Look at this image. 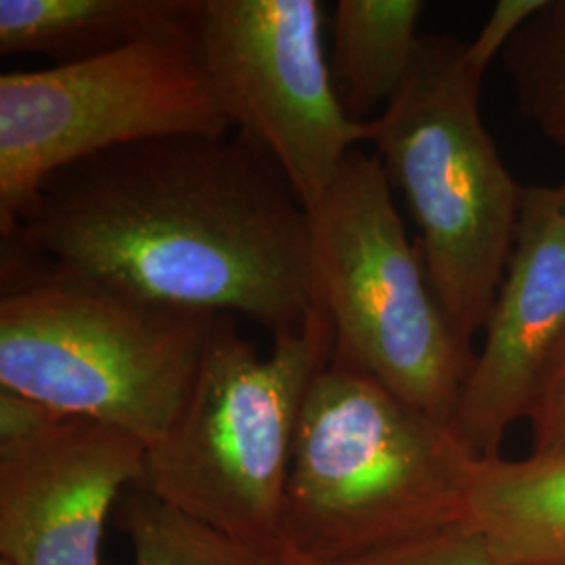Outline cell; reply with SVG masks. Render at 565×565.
<instances>
[{"instance_id":"1","label":"cell","mask_w":565,"mask_h":565,"mask_svg":"<svg viewBox=\"0 0 565 565\" xmlns=\"http://www.w3.org/2000/svg\"><path fill=\"white\" fill-rule=\"evenodd\" d=\"M2 247L156 302L243 315L273 340L319 308L308 212L239 130L72 163L34 191Z\"/></svg>"},{"instance_id":"2","label":"cell","mask_w":565,"mask_h":565,"mask_svg":"<svg viewBox=\"0 0 565 565\" xmlns=\"http://www.w3.org/2000/svg\"><path fill=\"white\" fill-rule=\"evenodd\" d=\"M478 461L450 425L329 361L294 440L282 548L306 565H359L467 524Z\"/></svg>"},{"instance_id":"3","label":"cell","mask_w":565,"mask_h":565,"mask_svg":"<svg viewBox=\"0 0 565 565\" xmlns=\"http://www.w3.org/2000/svg\"><path fill=\"white\" fill-rule=\"evenodd\" d=\"M0 387L162 445L221 315L156 302L2 247Z\"/></svg>"},{"instance_id":"4","label":"cell","mask_w":565,"mask_h":565,"mask_svg":"<svg viewBox=\"0 0 565 565\" xmlns=\"http://www.w3.org/2000/svg\"><path fill=\"white\" fill-rule=\"evenodd\" d=\"M482 78L467 42L422 36L401 90L371 120L375 158L403 193L429 282L469 348L505 277L525 193L480 116Z\"/></svg>"},{"instance_id":"5","label":"cell","mask_w":565,"mask_h":565,"mask_svg":"<svg viewBox=\"0 0 565 565\" xmlns=\"http://www.w3.org/2000/svg\"><path fill=\"white\" fill-rule=\"evenodd\" d=\"M331 356L333 327L321 306L303 329L275 338L268 354L243 338L233 315H221L181 419L147 450L139 488L224 539L285 551L294 440Z\"/></svg>"},{"instance_id":"6","label":"cell","mask_w":565,"mask_h":565,"mask_svg":"<svg viewBox=\"0 0 565 565\" xmlns=\"http://www.w3.org/2000/svg\"><path fill=\"white\" fill-rule=\"evenodd\" d=\"M306 212L331 361L452 424L476 354L446 319L380 160L350 151Z\"/></svg>"},{"instance_id":"7","label":"cell","mask_w":565,"mask_h":565,"mask_svg":"<svg viewBox=\"0 0 565 565\" xmlns=\"http://www.w3.org/2000/svg\"><path fill=\"white\" fill-rule=\"evenodd\" d=\"M233 132L195 30L0 76V231L51 174L128 142Z\"/></svg>"},{"instance_id":"8","label":"cell","mask_w":565,"mask_h":565,"mask_svg":"<svg viewBox=\"0 0 565 565\" xmlns=\"http://www.w3.org/2000/svg\"><path fill=\"white\" fill-rule=\"evenodd\" d=\"M317 0H202L195 44L233 130L281 166L308 210L373 121L348 116Z\"/></svg>"},{"instance_id":"9","label":"cell","mask_w":565,"mask_h":565,"mask_svg":"<svg viewBox=\"0 0 565 565\" xmlns=\"http://www.w3.org/2000/svg\"><path fill=\"white\" fill-rule=\"evenodd\" d=\"M450 429L478 459L499 457L565 352V200L525 189L513 252Z\"/></svg>"},{"instance_id":"10","label":"cell","mask_w":565,"mask_h":565,"mask_svg":"<svg viewBox=\"0 0 565 565\" xmlns=\"http://www.w3.org/2000/svg\"><path fill=\"white\" fill-rule=\"evenodd\" d=\"M145 461L135 436L82 417L0 440V562L102 565L107 518Z\"/></svg>"},{"instance_id":"11","label":"cell","mask_w":565,"mask_h":565,"mask_svg":"<svg viewBox=\"0 0 565 565\" xmlns=\"http://www.w3.org/2000/svg\"><path fill=\"white\" fill-rule=\"evenodd\" d=\"M200 11L202 0H0V55L81 63L193 32Z\"/></svg>"},{"instance_id":"12","label":"cell","mask_w":565,"mask_h":565,"mask_svg":"<svg viewBox=\"0 0 565 565\" xmlns=\"http://www.w3.org/2000/svg\"><path fill=\"white\" fill-rule=\"evenodd\" d=\"M467 524L503 565H565V459H480Z\"/></svg>"},{"instance_id":"13","label":"cell","mask_w":565,"mask_h":565,"mask_svg":"<svg viewBox=\"0 0 565 565\" xmlns=\"http://www.w3.org/2000/svg\"><path fill=\"white\" fill-rule=\"evenodd\" d=\"M422 0H340L331 18V74L350 118L371 121L401 90L422 36Z\"/></svg>"},{"instance_id":"14","label":"cell","mask_w":565,"mask_h":565,"mask_svg":"<svg viewBox=\"0 0 565 565\" xmlns=\"http://www.w3.org/2000/svg\"><path fill=\"white\" fill-rule=\"evenodd\" d=\"M116 520L130 541L135 565H306L285 551L224 539L139 486L121 497Z\"/></svg>"},{"instance_id":"15","label":"cell","mask_w":565,"mask_h":565,"mask_svg":"<svg viewBox=\"0 0 565 565\" xmlns=\"http://www.w3.org/2000/svg\"><path fill=\"white\" fill-rule=\"evenodd\" d=\"M520 109L565 147V0H546L503 51Z\"/></svg>"},{"instance_id":"16","label":"cell","mask_w":565,"mask_h":565,"mask_svg":"<svg viewBox=\"0 0 565 565\" xmlns=\"http://www.w3.org/2000/svg\"><path fill=\"white\" fill-rule=\"evenodd\" d=\"M359 565H503L473 525L448 527L434 536L375 555Z\"/></svg>"},{"instance_id":"17","label":"cell","mask_w":565,"mask_h":565,"mask_svg":"<svg viewBox=\"0 0 565 565\" xmlns=\"http://www.w3.org/2000/svg\"><path fill=\"white\" fill-rule=\"evenodd\" d=\"M525 422L532 425V457L565 459V352Z\"/></svg>"},{"instance_id":"18","label":"cell","mask_w":565,"mask_h":565,"mask_svg":"<svg viewBox=\"0 0 565 565\" xmlns=\"http://www.w3.org/2000/svg\"><path fill=\"white\" fill-rule=\"evenodd\" d=\"M546 0H499L473 42H467V60L486 72L499 51H505L513 36L532 20Z\"/></svg>"},{"instance_id":"19","label":"cell","mask_w":565,"mask_h":565,"mask_svg":"<svg viewBox=\"0 0 565 565\" xmlns=\"http://www.w3.org/2000/svg\"><path fill=\"white\" fill-rule=\"evenodd\" d=\"M557 189H559V193H562V198H564V200H565V181L562 182V184H559V186H557Z\"/></svg>"},{"instance_id":"20","label":"cell","mask_w":565,"mask_h":565,"mask_svg":"<svg viewBox=\"0 0 565 565\" xmlns=\"http://www.w3.org/2000/svg\"><path fill=\"white\" fill-rule=\"evenodd\" d=\"M0 565H11V564H7V562H0Z\"/></svg>"}]
</instances>
